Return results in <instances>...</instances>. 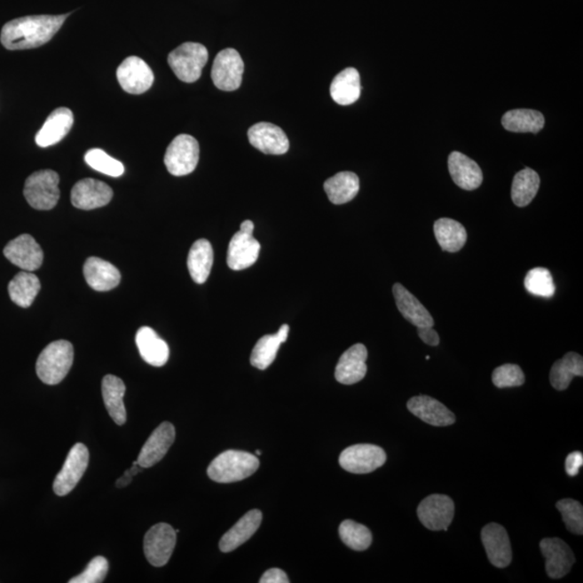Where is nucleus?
<instances>
[{"label": "nucleus", "instance_id": "nucleus-18", "mask_svg": "<svg viewBox=\"0 0 583 583\" xmlns=\"http://www.w3.org/2000/svg\"><path fill=\"white\" fill-rule=\"evenodd\" d=\"M251 146L266 154H283L288 151L290 142L287 134L276 124L259 122L248 131Z\"/></svg>", "mask_w": 583, "mask_h": 583}, {"label": "nucleus", "instance_id": "nucleus-8", "mask_svg": "<svg viewBox=\"0 0 583 583\" xmlns=\"http://www.w3.org/2000/svg\"><path fill=\"white\" fill-rule=\"evenodd\" d=\"M244 71L243 59L235 49L219 52L212 67V81L222 91H235L241 86Z\"/></svg>", "mask_w": 583, "mask_h": 583}, {"label": "nucleus", "instance_id": "nucleus-29", "mask_svg": "<svg viewBox=\"0 0 583 583\" xmlns=\"http://www.w3.org/2000/svg\"><path fill=\"white\" fill-rule=\"evenodd\" d=\"M331 97L340 106H347L356 103L361 96L360 74L356 68L343 69L331 84Z\"/></svg>", "mask_w": 583, "mask_h": 583}, {"label": "nucleus", "instance_id": "nucleus-6", "mask_svg": "<svg viewBox=\"0 0 583 583\" xmlns=\"http://www.w3.org/2000/svg\"><path fill=\"white\" fill-rule=\"evenodd\" d=\"M199 143L188 134H179L169 146L164 164L169 173L174 177L188 176L197 168L199 162Z\"/></svg>", "mask_w": 583, "mask_h": 583}, {"label": "nucleus", "instance_id": "nucleus-27", "mask_svg": "<svg viewBox=\"0 0 583 583\" xmlns=\"http://www.w3.org/2000/svg\"><path fill=\"white\" fill-rule=\"evenodd\" d=\"M263 520L262 512L251 510L244 515L219 541V549L224 553L236 550L256 534Z\"/></svg>", "mask_w": 583, "mask_h": 583}, {"label": "nucleus", "instance_id": "nucleus-12", "mask_svg": "<svg viewBox=\"0 0 583 583\" xmlns=\"http://www.w3.org/2000/svg\"><path fill=\"white\" fill-rule=\"evenodd\" d=\"M417 516L428 530L446 532L455 516V503L446 495H431L418 506Z\"/></svg>", "mask_w": 583, "mask_h": 583}, {"label": "nucleus", "instance_id": "nucleus-34", "mask_svg": "<svg viewBox=\"0 0 583 583\" xmlns=\"http://www.w3.org/2000/svg\"><path fill=\"white\" fill-rule=\"evenodd\" d=\"M435 235L443 251H461L467 242L466 228L452 218H440L435 223Z\"/></svg>", "mask_w": 583, "mask_h": 583}, {"label": "nucleus", "instance_id": "nucleus-28", "mask_svg": "<svg viewBox=\"0 0 583 583\" xmlns=\"http://www.w3.org/2000/svg\"><path fill=\"white\" fill-rule=\"evenodd\" d=\"M126 390V385L121 378L114 375H106L103 378L102 395L104 405H106L109 416L119 426L124 425L127 421V411L123 403Z\"/></svg>", "mask_w": 583, "mask_h": 583}, {"label": "nucleus", "instance_id": "nucleus-43", "mask_svg": "<svg viewBox=\"0 0 583 583\" xmlns=\"http://www.w3.org/2000/svg\"><path fill=\"white\" fill-rule=\"evenodd\" d=\"M108 561L106 557L96 556L90 561L81 575L72 578L69 583H101L108 572Z\"/></svg>", "mask_w": 583, "mask_h": 583}, {"label": "nucleus", "instance_id": "nucleus-4", "mask_svg": "<svg viewBox=\"0 0 583 583\" xmlns=\"http://www.w3.org/2000/svg\"><path fill=\"white\" fill-rule=\"evenodd\" d=\"M209 52L201 43H185L169 54L168 62L176 76L184 83H196L206 67Z\"/></svg>", "mask_w": 583, "mask_h": 583}, {"label": "nucleus", "instance_id": "nucleus-31", "mask_svg": "<svg viewBox=\"0 0 583 583\" xmlns=\"http://www.w3.org/2000/svg\"><path fill=\"white\" fill-rule=\"evenodd\" d=\"M328 199L334 204H343L355 199L360 191V179L353 172H341L324 183Z\"/></svg>", "mask_w": 583, "mask_h": 583}, {"label": "nucleus", "instance_id": "nucleus-47", "mask_svg": "<svg viewBox=\"0 0 583 583\" xmlns=\"http://www.w3.org/2000/svg\"><path fill=\"white\" fill-rule=\"evenodd\" d=\"M142 467L138 465V462L136 461L133 463L131 469L124 472V475L119 478L116 483L117 487H126L131 483L133 477H136L139 471H141Z\"/></svg>", "mask_w": 583, "mask_h": 583}, {"label": "nucleus", "instance_id": "nucleus-3", "mask_svg": "<svg viewBox=\"0 0 583 583\" xmlns=\"http://www.w3.org/2000/svg\"><path fill=\"white\" fill-rule=\"evenodd\" d=\"M74 362V347L67 341H57L43 349L38 357L36 373L39 380L53 386L67 376Z\"/></svg>", "mask_w": 583, "mask_h": 583}, {"label": "nucleus", "instance_id": "nucleus-1", "mask_svg": "<svg viewBox=\"0 0 583 583\" xmlns=\"http://www.w3.org/2000/svg\"><path fill=\"white\" fill-rule=\"evenodd\" d=\"M69 16H31L12 20L4 25L0 42L8 50L43 46L53 38Z\"/></svg>", "mask_w": 583, "mask_h": 583}, {"label": "nucleus", "instance_id": "nucleus-48", "mask_svg": "<svg viewBox=\"0 0 583 583\" xmlns=\"http://www.w3.org/2000/svg\"><path fill=\"white\" fill-rule=\"evenodd\" d=\"M288 332H290V327L288 324H283L280 330L278 331L277 335L280 338L282 343L287 342Z\"/></svg>", "mask_w": 583, "mask_h": 583}, {"label": "nucleus", "instance_id": "nucleus-20", "mask_svg": "<svg viewBox=\"0 0 583 583\" xmlns=\"http://www.w3.org/2000/svg\"><path fill=\"white\" fill-rule=\"evenodd\" d=\"M367 349L363 343H356L343 353L335 368V378L343 385H353L366 377Z\"/></svg>", "mask_w": 583, "mask_h": 583}, {"label": "nucleus", "instance_id": "nucleus-13", "mask_svg": "<svg viewBox=\"0 0 583 583\" xmlns=\"http://www.w3.org/2000/svg\"><path fill=\"white\" fill-rule=\"evenodd\" d=\"M117 79L124 91L142 94L152 88L154 77L152 68L144 59L129 57L119 65Z\"/></svg>", "mask_w": 583, "mask_h": 583}, {"label": "nucleus", "instance_id": "nucleus-35", "mask_svg": "<svg viewBox=\"0 0 583 583\" xmlns=\"http://www.w3.org/2000/svg\"><path fill=\"white\" fill-rule=\"evenodd\" d=\"M545 117L532 109H513L503 114V128L516 133H538L545 127Z\"/></svg>", "mask_w": 583, "mask_h": 583}, {"label": "nucleus", "instance_id": "nucleus-5", "mask_svg": "<svg viewBox=\"0 0 583 583\" xmlns=\"http://www.w3.org/2000/svg\"><path fill=\"white\" fill-rule=\"evenodd\" d=\"M59 174L52 170L37 171L29 176L23 192L29 206L41 211L56 207L59 199Z\"/></svg>", "mask_w": 583, "mask_h": 583}, {"label": "nucleus", "instance_id": "nucleus-24", "mask_svg": "<svg viewBox=\"0 0 583 583\" xmlns=\"http://www.w3.org/2000/svg\"><path fill=\"white\" fill-rule=\"evenodd\" d=\"M448 170L456 185L465 191H475L481 186L483 182L481 168L466 154L453 152L448 157Z\"/></svg>", "mask_w": 583, "mask_h": 583}, {"label": "nucleus", "instance_id": "nucleus-46", "mask_svg": "<svg viewBox=\"0 0 583 583\" xmlns=\"http://www.w3.org/2000/svg\"><path fill=\"white\" fill-rule=\"evenodd\" d=\"M418 336L427 345L436 347L440 343V336L433 327H417Z\"/></svg>", "mask_w": 583, "mask_h": 583}, {"label": "nucleus", "instance_id": "nucleus-45", "mask_svg": "<svg viewBox=\"0 0 583 583\" xmlns=\"http://www.w3.org/2000/svg\"><path fill=\"white\" fill-rule=\"evenodd\" d=\"M261 583H288L290 580H288V578L286 574L281 570H279V568H272V570H269L264 574L261 578V580H259Z\"/></svg>", "mask_w": 583, "mask_h": 583}, {"label": "nucleus", "instance_id": "nucleus-21", "mask_svg": "<svg viewBox=\"0 0 583 583\" xmlns=\"http://www.w3.org/2000/svg\"><path fill=\"white\" fill-rule=\"evenodd\" d=\"M407 408L414 415L428 425L447 427L456 421L453 413L442 405L440 401L428 396H418L410 398Z\"/></svg>", "mask_w": 583, "mask_h": 583}, {"label": "nucleus", "instance_id": "nucleus-30", "mask_svg": "<svg viewBox=\"0 0 583 583\" xmlns=\"http://www.w3.org/2000/svg\"><path fill=\"white\" fill-rule=\"evenodd\" d=\"M213 261L212 244L207 239H199L193 244L191 251L188 253L187 267L194 282L202 284L208 280Z\"/></svg>", "mask_w": 583, "mask_h": 583}, {"label": "nucleus", "instance_id": "nucleus-23", "mask_svg": "<svg viewBox=\"0 0 583 583\" xmlns=\"http://www.w3.org/2000/svg\"><path fill=\"white\" fill-rule=\"evenodd\" d=\"M83 275L89 287L98 292L111 291L122 280L121 272L113 264L99 257H89L84 263Z\"/></svg>", "mask_w": 583, "mask_h": 583}, {"label": "nucleus", "instance_id": "nucleus-32", "mask_svg": "<svg viewBox=\"0 0 583 583\" xmlns=\"http://www.w3.org/2000/svg\"><path fill=\"white\" fill-rule=\"evenodd\" d=\"M576 376H583V358L576 352H568L551 367L550 382L556 390L564 391Z\"/></svg>", "mask_w": 583, "mask_h": 583}, {"label": "nucleus", "instance_id": "nucleus-19", "mask_svg": "<svg viewBox=\"0 0 583 583\" xmlns=\"http://www.w3.org/2000/svg\"><path fill=\"white\" fill-rule=\"evenodd\" d=\"M176 440V428L170 422H162L156 428L138 457V465L151 468L162 460Z\"/></svg>", "mask_w": 583, "mask_h": 583}, {"label": "nucleus", "instance_id": "nucleus-44", "mask_svg": "<svg viewBox=\"0 0 583 583\" xmlns=\"http://www.w3.org/2000/svg\"><path fill=\"white\" fill-rule=\"evenodd\" d=\"M583 466V455L581 452H572L566 458L565 469L570 477H576Z\"/></svg>", "mask_w": 583, "mask_h": 583}, {"label": "nucleus", "instance_id": "nucleus-25", "mask_svg": "<svg viewBox=\"0 0 583 583\" xmlns=\"http://www.w3.org/2000/svg\"><path fill=\"white\" fill-rule=\"evenodd\" d=\"M392 292L398 311L413 326L417 327H433L435 326V320L430 312L401 283H396L392 288Z\"/></svg>", "mask_w": 583, "mask_h": 583}, {"label": "nucleus", "instance_id": "nucleus-10", "mask_svg": "<svg viewBox=\"0 0 583 583\" xmlns=\"http://www.w3.org/2000/svg\"><path fill=\"white\" fill-rule=\"evenodd\" d=\"M387 461L385 451L373 445H357L347 447L340 456L343 469L355 475H366L383 466Z\"/></svg>", "mask_w": 583, "mask_h": 583}, {"label": "nucleus", "instance_id": "nucleus-15", "mask_svg": "<svg viewBox=\"0 0 583 583\" xmlns=\"http://www.w3.org/2000/svg\"><path fill=\"white\" fill-rule=\"evenodd\" d=\"M540 550L546 559V571L552 579H561L571 571L576 559L571 547L560 538H545Z\"/></svg>", "mask_w": 583, "mask_h": 583}, {"label": "nucleus", "instance_id": "nucleus-49", "mask_svg": "<svg viewBox=\"0 0 583 583\" xmlns=\"http://www.w3.org/2000/svg\"><path fill=\"white\" fill-rule=\"evenodd\" d=\"M256 455L257 456L262 455V452L261 451H256Z\"/></svg>", "mask_w": 583, "mask_h": 583}, {"label": "nucleus", "instance_id": "nucleus-16", "mask_svg": "<svg viewBox=\"0 0 583 583\" xmlns=\"http://www.w3.org/2000/svg\"><path fill=\"white\" fill-rule=\"evenodd\" d=\"M113 196V189L107 184L98 179L84 178L75 184L71 199L75 208L89 211L107 206Z\"/></svg>", "mask_w": 583, "mask_h": 583}, {"label": "nucleus", "instance_id": "nucleus-37", "mask_svg": "<svg viewBox=\"0 0 583 583\" xmlns=\"http://www.w3.org/2000/svg\"><path fill=\"white\" fill-rule=\"evenodd\" d=\"M340 536L342 541L355 551H366L372 545L370 530L355 521H343L340 526Z\"/></svg>", "mask_w": 583, "mask_h": 583}, {"label": "nucleus", "instance_id": "nucleus-36", "mask_svg": "<svg viewBox=\"0 0 583 583\" xmlns=\"http://www.w3.org/2000/svg\"><path fill=\"white\" fill-rule=\"evenodd\" d=\"M540 186V177L532 169L526 168L516 173L511 189L513 202L520 208L528 206L536 197Z\"/></svg>", "mask_w": 583, "mask_h": 583}, {"label": "nucleus", "instance_id": "nucleus-33", "mask_svg": "<svg viewBox=\"0 0 583 583\" xmlns=\"http://www.w3.org/2000/svg\"><path fill=\"white\" fill-rule=\"evenodd\" d=\"M41 281L32 272H19L9 283V296L14 303L22 308L32 306L35 298L41 291Z\"/></svg>", "mask_w": 583, "mask_h": 583}, {"label": "nucleus", "instance_id": "nucleus-26", "mask_svg": "<svg viewBox=\"0 0 583 583\" xmlns=\"http://www.w3.org/2000/svg\"><path fill=\"white\" fill-rule=\"evenodd\" d=\"M136 343L144 361L153 366L161 367L166 365L170 357L168 343L158 336V334L148 327L139 328Z\"/></svg>", "mask_w": 583, "mask_h": 583}, {"label": "nucleus", "instance_id": "nucleus-11", "mask_svg": "<svg viewBox=\"0 0 583 583\" xmlns=\"http://www.w3.org/2000/svg\"><path fill=\"white\" fill-rule=\"evenodd\" d=\"M89 465V451L83 443H77L69 451L62 470L58 473L53 483V491L58 496H67L86 472Z\"/></svg>", "mask_w": 583, "mask_h": 583}, {"label": "nucleus", "instance_id": "nucleus-39", "mask_svg": "<svg viewBox=\"0 0 583 583\" xmlns=\"http://www.w3.org/2000/svg\"><path fill=\"white\" fill-rule=\"evenodd\" d=\"M527 292L532 295L550 298L555 295V286L549 269L537 267L527 272L524 280Z\"/></svg>", "mask_w": 583, "mask_h": 583}, {"label": "nucleus", "instance_id": "nucleus-41", "mask_svg": "<svg viewBox=\"0 0 583 583\" xmlns=\"http://www.w3.org/2000/svg\"><path fill=\"white\" fill-rule=\"evenodd\" d=\"M557 510L561 512L567 530L575 535L583 534V508L579 501L562 500L556 502Z\"/></svg>", "mask_w": 583, "mask_h": 583}, {"label": "nucleus", "instance_id": "nucleus-7", "mask_svg": "<svg viewBox=\"0 0 583 583\" xmlns=\"http://www.w3.org/2000/svg\"><path fill=\"white\" fill-rule=\"evenodd\" d=\"M253 222L244 221L240 231L229 242L227 264L232 271H243L256 263L261 244L253 237Z\"/></svg>", "mask_w": 583, "mask_h": 583}, {"label": "nucleus", "instance_id": "nucleus-38", "mask_svg": "<svg viewBox=\"0 0 583 583\" xmlns=\"http://www.w3.org/2000/svg\"><path fill=\"white\" fill-rule=\"evenodd\" d=\"M281 343L282 342L277 334L263 336L253 349L250 358L251 365L258 370H266L275 361Z\"/></svg>", "mask_w": 583, "mask_h": 583}, {"label": "nucleus", "instance_id": "nucleus-2", "mask_svg": "<svg viewBox=\"0 0 583 583\" xmlns=\"http://www.w3.org/2000/svg\"><path fill=\"white\" fill-rule=\"evenodd\" d=\"M259 461L256 455L242 451H226L214 458L208 468V476L217 483L244 480L256 473Z\"/></svg>", "mask_w": 583, "mask_h": 583}, {"label": "nucleus", "instance_id": "nucleus-14", "mask_svg": "<svg viewBox=\"0 0 583 583\" xmlns=\"http://www.w3.org/2000/svg\"><path fill=\"white\" fill-rule=\"evenodd\" d=\"M4 256L14 266L25 272H35L41 268L43 252L31 235H21L10 241L4 248Z\"/></svg>", "mask_w": 583, "mask_h": 583}, {"label": "nucleus", "instance_id": "nucleus-42", "mask_svg": "<svg viewBox=\"0 0 583 583\" xmlns=\"http://www.w3.org/2000/svg\"><path fill=\"white\" fill-rule=\"evenodd\" d=\"M492 380L497 388L518 387L525 382V375L516 365H503L492 372Z\"/></svg>", "mask_w": 583, "mask_h": 583}, {"label": "nucleus", "instance_id": "nucleus-9", "mask_svg": "<svg viewBox=\"0 0 583 583\" xmlns=\"http://www.w3.org/2000/svg\"><path fill=\"white\" fill-rule=\"evenodd\" d=\"M177 545V531L166 523L154 525L144 538V553L149 564L162 567L171 559Z\"/></svg>", "mask_w": 583, "mask_h": 583}, {"label": "nucleus", "instance_id": "nucleus-17", "mask_svg": "<svg viewBox=\"0 0 583 583\" xmlns=\"http://www.w3.org/2000/svg\"><path fill=\"white\" fill-rule=\"evenodd\" d=\"M481 538L492 565L506 568L511 564V543L505 527L491 523L483 527Z\"/></svg>", "mask_w": 583, "mask_h": 583}, {"label": "nucleus", "instance_id": "nucleus-22", "mask_svg": "<svg viewBox=\"0 0 583 583\" xmlns=\"http://www.w3.org/2000/svg\"><path fill=\"white\" fill-rule=\"evenodd\" d=\"M74 124V114L67 107L57 108L49 114L46 122L36 134V144L39 147L56 146L67 136Z\"/></svg>", "mask_w": 583, "mask_h": 583}, {"label": "nucleus", "instance_id": "nucleus-40", "mask_svg": "<svg viewBox=\"0 0 583 583\" xmlns=\"http://www.w3.org/2000/svg\"><path fill=\"white\" fill-rule=\"evenodd\" d=\"M84 162L94 170L109 177H119L124 173L123 164L99 148L90 149L84 154Z\"/></svg>", "mask_w": 583, "mask_h": 583}]
</instances>
